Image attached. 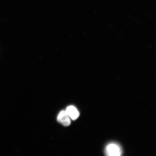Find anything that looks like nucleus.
Wrapping results in <instances>:
<instances>
[{
    "mask_svg": "<svg viewBox=\"0 0 156 156\" xmlns=\"http://www.w3.org/2000/svg\"><path fill=\"white\" fill-rule=\"evenodd\" d=\"M105 153L108 156H119L122 155V151L121 148L118 144L111 143L107 146Z\"/></svg>",
    "mask_w": 156,
    "mask_h": 156,
    "instance_id": "1",
    "label": "nucleus"
},
{
    "mask_svg": "<svg viewBox=\"0 0 156 156\" xmlns=\"http://www.w3.org/2000/svg\"><path fill=\"white\" fill-rule=\"evenodd\" d=\"M58 122L65 126L70 125L71 123V118L66 111H62L58 115L57 118Z\"/></svg>",
    "mask_w": 156,
    "mask_h": 156,
    "instance_id": "2",
    "label": "nucleus"
},
{
    "mask_svg": "<svg viewBox=\"0 0 156 156\" xmlns=\"http://www.w3.org/2000/svg\"><path fill=\"white\" fill-rule=\"evenodd\" d=\"M66 111L70 118L72 120H76L79 116L80 113L79 111L74 106H70L68 107Z\"/></svg>",
    "mask_w": 156,
    "mask_h": 156,
    "instance_id": "3",
    "label": "nucleus"
}]
</instances>
